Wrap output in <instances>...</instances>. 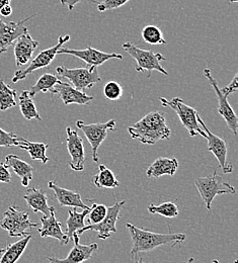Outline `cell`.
<instances>
[{
  "label": "cell",
  "mask_w": 238,
  "mask_h": 263,
  "mask_svg": "<svg viewBox=\"0 0 238 263\" xmlns=\"http://www.w3.org/2000/svg\"><path fill=\"white\" fill-rule=\"evenodd\" d=\"M147 210L151 214H157V215H160V216H162L164 218H169V219H173V218L177 217L178 213H179L177 205L173 201L162 202L159 205L150 204L147 206Z\"/></svg>",
  "instance_id": "obj_32"
},
{
  "label": "cell",
  "mask_w": 238,
  "mask_h": 263,
  "mask_svg": "<svg viewBox=\"0 0 238 263\" xmlns=\"http://www.w3.org/2000/svg\"><path fill=\"white\" fill-rule=\"evenodd\" d=\"M159 99L163 106H169L176 112L181 125L189 132L191 137L200 135L203 138H206L205 132L199 126L197 119L198 112L194 107L188 105L180 98H174L171 100H168L164 98H160Z\"/></svg>",
  "instance_id": "obj_7"
},
{
  "label": "cell",
  "mask_w": 238,
  "mask_h": 263,
  "mask_svg": "<svg viewBox=\"0 0 238 263\" xmlns=\"http://www.w3.org/2000/svg\"><path fill=\"white\" fill-rule=\"evenodd\" d=\"M58 54H66V55H71L73 57H76L83 62H85L88 67H98L101 66L112 59H123L122 54H117V53H105L102 52L98 49L87 47L86 49L83 50H76V49H67V48H60L58 51Z\"/></svg>",
  "instance_id": "obj_13"
},
{
  "label": "cell",
  "mask_w": 238,
  "mask_h": 263,
  "mask_svg": "<svg viewBox=\"0 0 238 263\" xmlns=\"http://www.w3.org/2000/svg\"><path fill=\"white\" fill-rule=\"evenodd\" d=\"M8 169L9 168L4 163H0V182L2 183L11 182V174Z\"/></svg>",
  "instance_id": "obj_38"
},
{
  "label": "cell",
  "mask_w": 238,
  "mask_h": 263,
  "mask_svg": "<svg viewBox=\"0 0 238 263\" xmlns=\"http://www.w3.org/2000/svg\"><path fill=\"white\" fill-rule=\"evenodd\" d=\"M123 49L136 61L135 70L137 72H147V77L151 76L152 71L160 72L161 74L167 76L169 75V72L161 65V62L167 60L162 54L153 53L152 51L148 50H143L130 42L123 44Z\"/></svg>",
  "instance_id": "obj_3"
},
{
  "label": "cell",
  "mask_w": 238,
  "mask_h": 263,
  "mask_svg": "<svg viewBox=\"0 0 238 263\" xmlns=\"http://www.w3.org/2000/svg\"><path fill=\"white\" fill-rule=\"evenodd\" d=\"M67 134V150L71 161L70 168L74 171H83L85 164V152L83 146V140L79 136L78 132L72 130L70 127L66 128Z\"/></svg>",
  "instance_id": "obj_15"
},
{
  "label": "cell",
  "mask_w": 238,
  "mask_h": 263,
  "mask_svg": "<svg viewBox=\"0 0 238 263\" xmlns=\"http://www.w3.org/2000/svg\"><path fill=\"white\" fill-rule=\"evenodd\" d=\"M204 76L208 79V81L210 82L212 88L214 89L217 99H218V112L220 114L221 117H223V119L225 120L227 127L229 128V130L232 132L234 135H237L238 130V118L235 114V111L233 110V108L231 107V105L228 103L227 101V97H225L222 91L221 88L218 86V82L217 80L212 76L211 74V70L206 68L204 69Z\"/></svg>",
  "instance_id": "obj_12"
},
{
  "label": "cell",
  "mask_w": 238,
  "mask_h": 263,
  "mask_svg": "<svg viewBox=\"0 0 238 263\" xmlns=\"http://www.w3.org/2000/svg\"><path fill=\"white\" fill-rule=\"evenodd\" d=\"M56 72L58 77L67 79L74 88L80 91L91 88L95 84L102 81L97 67L69 69L64 66H59L56 68Z\"/></svg>",
  "instance_id": "obj_6"
},
{
  "label": "cell",
  "mask_w": 238,
  "mask_h": 263,
  "mask_svg": "<svg viewBox=\"0 0 238 263\" xmlns=\"http://www.w3.org/2000/svg\"><path fill=\"white\" fill-rule=\"evenodd\" d=\"M237 82L238 74L236 73V74L234 75L233 79L231 80V82H230L227 86H225V87H223V88L221 89L222 93H223L225 97H227V98H228V96H229V95H231V93H233V92H236L238 90Z\"/></svg>",
  "instance_id": "obj_37"
},
{
  "label": "cell",
  "mask_w": 238,
  "mask_h": 263,
  "mask_svg": "<svg viewBox=\"0 0 238 263\" xmlns=\"http://www.w3.org/2000/svg\"><path fill=\"white\" fill-rule=\"evenodd\" d=\"M177 168H178V161L176 158L159 157L148 167L146 174L147 176L153 177V178H159L162 175L173 176Z\"/></svg>",
  "instance_id": "obj_23"
},
{
  "label": "cell",
  "mask_w": 238,
  "mask_h": 263,
  "mask_svg": "<svg viewBox=\"0 0 238 263\" xmlns=\"http://www.w3.org/2000/svg\"><path fill=\"white\" fill-rule=\"evenodd\" d=\"M76 127L83 132L84 136L88 140L91 152H93V159L95 162H99V148L102 145V142L107 137L108 131H115L116 129V121L109 120L103 124L97 123V124H84L83 121L78 120L76 121Z\"/></svg>",
  "instance_id": "obj_9"
},
{
  "label": "cell",
  "mask_w": 238,
  "mask_h": 263,
  "mask_svg": "<svg viewBox=\"0 0 238 263\" xmlns=\"http://www.w3.org/2000/svg\"><path fill=\"white\" fill-rule=\"evenodd\" d=\"M27 204L34 213H42L44 216H50L51 212L55 210L54 206H50L48 203V197L46 193L41 189H29L24 196Z\"/></svg>",
  "instance_id": "obj_21"
},
{
  "label": "cell",
  "mask_w": 238,
  "mask_h": 263,
  "mask_svg": "<svg viewBox=\"0 0 238 263\" xmlns=\"http://www.w3.org/2000/svg\"><path fill=\"white\" fill-rule=\"evenodd\" d=\"M60 81V78L55 75V74H51V73H45L43 74L38 81L35 82V84L33 85L28 91L29 95L34 99V97L39 93V92H43V93H47L50 92L52 95H57V91L55 89V85Z\"/></svg>",
  "instance_id": "obj_25"
},
{
  "label": "cell",
  "mask_w": 238,
  "mask_h": 263,
  "mask_svg": "<svg viewBox=\"0 0 238 263\" xmlns=\"http://www.w3.org/2000/svg\"><path fill=\"white\" fill-rule=\"evenodd\" d=\"M130 0H103L102 2H98V1H91V2L97 4L99 11L103 12L106 10H113V9L120 8L121 6L125 5Z\"/></svg>",
  "instance_id": "obj_36"
},
{
  "label": "cell",
  "mask_w": 238,
  "mask_h": 263,
  "mask_svg": "<svg viewBox=\"0 0 238 263\" xmlns=\"http://www.w3.org/2000/svg\"><path fill=\"white\" fill-rule=\"evenodd\" d=\"M34 15H31L19 23L4 22L0 18V55L5 53L22 34L28 33L25 24Z\"/></svg>",
  "instance_id": "obj_14"
},
{
  "label": "cell",
  "mask_w": 238,
  "mask_h": 263,
  "mask_svg": "<svg viewBox=\"0 0 238 263\" xmlns=\"http://www.w3.org/2000/svg\"><path fill=\"white\" fill-rule=\"evenodd\" d=\"M132 139L145 145H154L160 140H169L170 129L162 112L155 110L147 114L144 118L128 128Z\"/></svg>",
  "instance_id": "obj_1"
},
{
  "label": "cell",
  "mask_w": 238,
  "mask_h": 263,
  "mask_svg": "<svg viewBox=\"0 0 238 263\" xmlns=\"http://www.w3.org/2000/svg\"><path fill=\"white\" fill-rule=\"evenodd\" d=\"M40 225L29 218V213L21 211L17 206L11 205L3 214L0 221V228L7 231L10 237H24L30 233L28 229L38 228Z\"/></svg>",
  "instance_id": "obj_5"
},
{
  "label": "cell",
  "mask_w": 238,
  "mask_h": 263,
  "mask_svg": "<svg viewBox=\"0 0 238 263\" xmlns=\"http://www.w3.org/2000/svg\"><path fill=\"white\" fill-rule=\"evenodd\" d=\"M79 237L80 236L77 233H74L72 235V238L74 240V246L70 250V253L66 258L60 259L58 257L48 256L47 259L49 263H83L88 260L93 256V253L99 249V246L97 243L81 245L79 243Z\"/></svg>",
  "instance_id": "obj_16"
},
{
  "label": "cell",
  "mask_w": 238,
  "mask_h": 263,
  "mask_svg": "<svg viewBox=\"0 0 238 263\" xmlns=\"http://www.w3.org/2000/svg\"><path fill=\"white\" fill-rule=\"evenodd\" d=\"M16 90L7 85L3 79H0V110L5 111L16 105Z\"/></svg>",
  "instance_id": "obj_30"
},
{
  "label": "cell",
  "mask_w": 238,
  "mask_h": 263,
  "mask_svg": "<svg viewBox=\"0 0 238 263\" xmlns=\"http://www.w3.org/2000/svg\"><path fill=\"white\" fill-rule=\"evenodd\" d=\"M48 187L54 192L55 197L61 206L79 208L82 210L90 209L83 202L80 194H78V193H74L67 189H63V187L57 185L55 183V181H53V180L48 182Z\"/></svg>",
  "instance_id": "obj_20"
},
{
  "label": "cell",
  "mask_w": 238,
  "mask_h": 263,
  "mask_svg": "<svg viewBox=\"0 0 238 263\" xmlns=\"http://www.w3.org/2000/svg\"><path fill=\"white\" fill-rule=\"evenodd\" d=\"M231 2H237V0H230Z\"/></svg>",
  "instance_id": "obj_46"
},
{
  "label": "cell",
  "mask_w": 238,
  "mask_h": 263,
  "mask_svg": "<svg viewBox=\"0 0 238 263\" xmlns=\"http://www.w3.org/2000/svg\"><path fill=\"white\" fill-rule=\"evenodd\" d=\"M70 40V35L65 34V35H60L58 37V42L55 46L48 48L46 50L41 51L34 59L31 61V63L28 65L27 68L23 70H17L14 73V76L12 78V82L16 83L21 80H24L25 78L28 77V75L32 74L34 71L48 67L52 63V61L55 59V57L58 55V51L64 44H66Z\"/></svg>",
  "instance_id": "obj_8"
},
{
  "label": "cell",
  "mask_w": 238,
  "mask_h": 263,
  "mask_svg": "<svg viewBox=\"0 0 238 263\" xmlns=\"http://www.w3.org/2000/svg\"><path fill=\"white\" fill-rule=\"evenodd\" d=\"M141 35L143 41L149 45H166L167 44V41L163 37V34L160 31V29L153 25L146 26L142 30Z\"/></svg>",
  "instance_id": "obj_31"
},
{
  "label": "cell",
  "mask_w": 238,
  "mask_h": 263,
  "mask_svg": "<svg viewBox=\"0 0 238 263\" xmlns=\"http://www.w3.org/2000/svg\"><path fill=\"white\" fill-rule=\"evenodd\" d=\"M20 138L13 133L4 131L0 128V147H17Z\"/></svg>",
  "instance_id": "obj_35"
},
{
  "label": "cell",
  "mask_w": 238,
  "mask_h": 263,
  "mask_svg": "<svg viewBox=\"0 0 238 263\" xmlns=\"http://www.w3.org/2000/svg\"><path fill=\"white\" fill-rule=\"evenodd\" d=\"M103 95L108 100H118L123 96V87L117 81H108L103 87Z\"/></svg>",
  "instance_id": "obj_33"
},
{
  "label": "cell",
  "mask_w": 238,
  "mask_h": 263,
  "mask_svg": "<svg viewBox=\"0 0 238 263\" xmlns=\"http://www.w3.org/2000/svg\"><path fill=\"white\" fill-rule=\"evenodd\" d=\"M125 203H126V200H121V201L115 202L114 205L107 208L106 215L102 222H100L98 224H89L88 226H84L82 229L77 231L76 233L80 236L85 231H96V232H98L99 239L106 240L107 238H109L111 234L117 232L116 224H117L118 220L120 219V213H121L122 209L124 208Z\"/></svg>",
  "instance_id": "obj_10"
},
{
  "label": "cell",
  "mask_w": 238,
  "mask_h": 263,
  "mask_svg": "<svg viewBox=\"0 0 238 263\" xmlns=\"http://www.w3.org/2000/svg\"><path fill=\"white\" fill-rule=\"evenodd\" d=\"M36 230L42 238H54L58 240L61 245H66L69 242L66 233L62 230V224L56 218L55 210L51 212L50 216H44L41 219V227H38Z\"/></svg>",
  "instance_id": "obj_18"
},
{
  "label": "cell",
  "mask_w": 238,
  "mask_h": 263,
  "mask_svg": "<svg viewBox=\"0 0 238 263\" xmlns=\"http://www.w3.org/2000/svg\"><path fill=\"white\" fill-rule=\"evenodd\" d=\"M134 263H145L144 262V261H143V260H142V259H141V258H138V259H137L136 261H135V262Z\"/></svg>",
  "instance_id": "obj_42"
},
{
  "label": "cell",
  "mask_w": 238,
  "mask_h": 263,
  "mask_svg": "<svg viewBox=\"0 0 238 263\" xmlns=\"http://www.w3.org/2000/svg\"><path fill=\"white\" fill-rule=\"evenodd\" d=\"M20 108L22 111V115L27 121H32V120H36V121H42V118L35 107L34 99L29 95L28 90H24L20 98Z\"/></svg>",
  "instance_id": "obj_28"
},
{
  "label": "cell",
  "mask_w": 238,
  "mask_h": 263,
  "mask_svg": "<svg viewBox=\"0 0 238 263\" xmlns=\"http://www.w3.org/2000/svg\"><path fill=\"white\" fill-rule=\"evenodd\" d=\"M21 149L28 151L31 158L33 160H39L42 163H47L49 161V157L46 155V151L48 149V145L44 143H36L26 140L25 138H20L19 146Z\"/></svg>",
  "instance_id": "obj_26"
},
{
  "label": "cell",
  "mask_w": 238,
  "mask_h": 263,
  "mask_svg": "<svg viewBox=\"0 0 238 263\" xmlns=\"http://www.w3.org/2000/svg\"><path fill=\"white\" fill-rule=\"evenodd\" d=\"M4 164L10 168L21 178L23 186H29L30 181L33 179L34 176V168L32 165L22 160L19 156L14 154L7 155L5 157Z\"/></svg>",
  "instance_id": "obj_22"
},
{
  "label": "cell",
  "mask_w": 238,
  "mask_h": 263,
  "mask_svg": "<svg viewBox=\"0 0 238 263\" xmlns=\"http://www.w3.org/2000/svg\"><path fill=\"white\" fill-rule=\"evenodd\" d=\"M55 89L65 105H87L90 101L94 100V97L87 96L84 91L77 90L71 84L63 82L61 80L55 85Z\"/></svg>",
  "instance_id": "obj_19"
},
{
  "label": "cell",
  "mask_w": 238,
  "mask_h": 263,
  "mask_svg": "<svg viewBox=\"0 0 238 263\" xmlns=\"http://www.w3.org/2000/svg\"><path fill=\"white\" fill-rule=\"evenodd\" d=\"M197 119H198L199 125L202 127V130L206 134L205 139H207V141H208V151H210L214 154V156L216 157V159L219 162L221 169L223 170V173H225V174L231 173L233 171V166L227 163L228 150H227L226 142L222 138L218 137L217 135H214L212 132L210 131L207 128V126L205 125L203 120L201 119V117L199 115H198Z\"/></svg>",
  "instance_id": "obj_11"
},
{
  "label": "cell",
  "mask_w": 238,
  "mask_h": 263,
  "mask_svg": "<svg viewBox=\"0 0 238 263\" xmlns=\"http://www.w3.org/2000/svg\"><path fill=\"white\" fill-rule=\"evenodd\" d=\"M81 0H60L62 5H66L68 7L69 10H73L76 4H78Z\"/></svg>",
  "instance_id": "obj_39"
},
{
  "label": "cell",
  "mask_w": 238,
  "mask_h": 263,
  "mask_svg": "<svg viewBox=\"0 0 238 263\" xmlns=\"http://www.w3.org/2000/svg\"><path fill=\"white\" fill-rule=\"evenodd\" d=\"M12 13V8L10 6V4H7L5 5L1 10H0V15L3 16V17H8L10 16Z\"/></svg>",
  "instance_id": "obj_40"
},
{
  "label": "cell",
  "mask_w": 238,
  "mask_h": 263,
  "mask_svg": "<svg viewBox=\"0 0 238 263\" xmlns=\"http://www.w3.org/2000/svg\"><path fill=\"white\" fill-rule=\"evenodd\" d=\"M195 185L204 200L208 211L211 210L212 202L217 196L224 194L234 195L236 193V190L229 182L225 181L220 175H218L216 170L209 176L196 178Z\"/></svg>",
  "instance_id": "obj_4"
},
{
  "label": "cell",
  "mask_w": 238,
  "mask_h": 263,
  "mask_svg": "<svg viewBox=\"0 0 238 263\" xmlns=\"http://www.w3.org/2000/svg\"><path fill=\"white\" fill-rule=\"evenodd\" d=\"M106 212H107V208L104 204H99L94 202L88 213L89 224H98L102 222L106 215Z\"/></svg>",
  "instance_id": "obj_34"
},
{
  "label": "cell",
  "mask_w": 238,
  "mask_h": 263,
  "mask_svg": "<svg viewBox=\"0 0 238 263\" xmlns=\"http://www.w3.org/2000/svg\"><path fill=\"white\" fill-rule=\"evenodd\" d=\"M132 240V257L136 256L138 253L152 251L155 248L164 245H175L184 242L187 238L184 233H174V234H160L151 231L144 230L138 228L135 225L127 223L126 224Z\"/></svg>",
  "instance_id": "obj_2"
},
{
  "label": "cell",
  "mask_w": 238,
  "mask_h": 263,
  "mask_svg": "<svg viewBox=\"0 0 238 263\" xmlns=\"http://www.w3.org/2000/svg\"><path fill=\"white\" fill-rule=\"evenodd\" d=\"M3 251H4V248H1V249H0V258H1L2 254H3Z\"/></svg>",
  "instance_id": "obj_44"
},
{
  "label": "cell",
  "mask_w": 238,
  "mask_h": 263,
  "mask_svg": "<svg viewBox=\"0 0 238 263\" xmlns=\"http://www.w3.org/2000/svg\"><path fill=\"white\" fill-rule=\"evenodd\" d=\"M94 184L99 189H116L120 185L114 172L105 165H99V171L93 176Z\"/></svg>",
  "instance_id": "obj_27"
},
{
  "label": "cell",
  "mask_w": 238,
  "mask_h": 263,
  "mask_svg": "<svg viewBox=\"0 0 238 263\" xmlns=\"http://www.w3.org/2000/svg\"><path fill=\"white\" fill-rule=\"evenodd\" d=\"M89 213L88 210H83L81 213H77L76 210H70L68 212V219L66 222V235L70 240L72 235L77 231L82 229L84 225V219L87 217Z\"/></svg>",
  "instance_id": "obj_29"
},
{
  "label": "cell",
  "mask_w": 238,
  "mask_h": 263,
  "mask_svg": "<svg viewBox=\"0 0 238 263\" xmlns=\"http://www.w3.org/2000/svg\"><path fill=\"white\" fill-rule=\"evenodd\" d=\"M194 262V258H193V257H191V258H190V259H189V260H188V261H187V262L186 263H193Z\"/></svg>",
  "instance_id": "obj_43"
},
{
  "label": "cell",
  "mask_w": 238,
  "mask_h": 263,
  "mask_svg": "<svg viewBox=\"0 0 238 263\" xmlns=\"http://www.w3.org/2000/svg\"><path fill=\"white\" fill-rule=\"evenodd\" d=\"M212 263H219V261H218V260H216V259H213V260H212Z\"/></svg>",
  "instance_id": "obj_45"
},
{
  "label": "cell",
  "mask_w": 238,
  "mask_h": 263,
  "mask_svg": "<svg viewBox=\"0 0 238 263\" xmlns=\"http://www.w3.org/2000/svg\"><path fill=\"white\" fill-rule=\"evenodd\" d=\"M38 47H39V42L34 40L29 32L17 37L16 43L14 45V49H13L16 66L24 67L29 64Z\"/></svg>",
  "instance_id": "obj_17"
},
{
  "label": "cell",
  "mask_w": 238,
  "mask_h": 263,
  "mask_svg": "<svg viewBox=\"0 0 238 263\" xmlns=\"http://www.w3.org/2000/svg\"><path fill=\"white\" fill-rule=\"evenodd\" d=\"M7 4H10V0H0V10Z\"/></svg>",
  "instance_id": "obj_41"
},
{
  "label": "cell",
  "mask_w": 238,
  "mask_h": 263,
  "mask_svg": "<svg viewBox=\"0 0 238 263\" xmlns=\"http://www.w3.org/2000/svg\"><path fill=\"white\" fill-rule=\"evenodd\" d=\"M32 233L24 236L20 241L12 244H8L3 251V254L0 258V263H16L17 260L24 254L26 248L28 247L31 239Z\"/></svg>",
  "instance_id": "obj_24"
}]
</instances>
